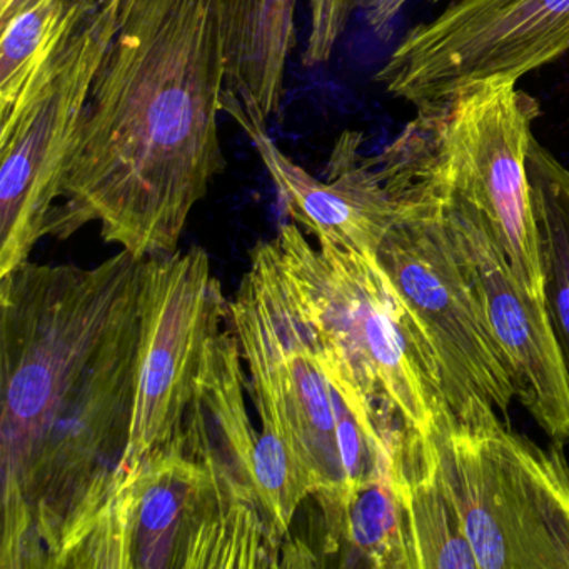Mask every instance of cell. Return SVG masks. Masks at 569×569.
I'll list each match as a JSON object with an SVG mask.
<instances>
[{"mask_svg":"<svg viewBox=\"0 0 569 569\" xmlns=\"http://www.w3.org/2000/svg\"><path fill=\"white\" fill-rule=\"evenodd\" d=\"M148 259L0 278V569H66L122 481Z\"/></svg>","mask_w":569,"mask_h":569,"instance_id":"obj_1","label":"cell"},{"mask_svg":"<svg viewBox=\"0 0 569 569\" xmlns=\"http://www.w3.org/2000/svg\"><path fill=\"white\" fill-rule=\"evenodd\" d=\"M234 0H136L99 68L48 232L98 222L136 258L178 251L226 171L219 138Z\"/></svg>","mask_w":569,"mask_h":569,"instance_id":"obj_2","label":"cell"},{"mask_svg":"<svg viewBox=\"0 0 569 569\" xmlns=\"http://www.w3.org/2000/svg\"><path fill=\"white\" fill-rule=\"evenodd\" d=\"M376 164L398 199L376 259L435 346L449 411L459 415L482 399L506 418L516 399L511 368L452 241L445 179L421 119L409 122Z\"/></svg>","mask_w":569,"mask_h":569,"instance_id":"obj_3","label":"cell"},{"mask_svg":"<svg viewBox=\"0 0 569 569\" xmlns=\"http://www.w3.org/2000/svg\"><path fill=\"white\" fill-rule=\"evenodd\" d=\"M322 358L375 408L428 431L446 405L435 346L376 256L311 244L296 222L272 239Z\"/></svg>","mask_w":569,"mask_h":569,"instance_id":"obj_4","label":"cell"},{"mask_svg":"<svg viewBox=\"0 0 569 569\" xmlns=\"http://www.w3.org/2000/svg\"><path fill=\"white\" fill-rule=\"evenodd\" d=\"M479 569H569V465L482 399L428 429Z\"/></svg>","mask_w":569,"mask_h":569,"instance_id":"obj_5","label":"cell"},{"mask_svg":"<svg viewBox=\"0 0 569 569\" xmlns=\"http://www.w3.org/2000/svg\"><path fill=\"white\" fill-rule=\"evenodd\" d=\"M228 322L249 371L259 422L279 431L311 478L322 516V551L332 556L349 501L335 388L274 242L252 249L248 272L229 302Z\"/></svg>","mask_w":569,"mask_h":569,"instance_id":"obj_6","label":"cell"},{"mask_svg":"<svg viewBox=\"0 0 569 569\" xmlns=\"http://www.w3.org/2000/svg\"><path fill=\"white\" fill-rule=\"evenodd\" d=\"M282 548L239 518L176 439L119 486L66 569L279 568Z\"/></svg>","mask_w":569,"mask_h":569,"instance_id":"obj_7","label":"cell"},{"mask_svg":"<svg viewBox=\"0 0 569 569\" xmlns=\"http://www.w3.org/2000/svg\"><path fill=\"white\" fill-rule=\"evenodd\" d=\"M121 28L114 14L71 0L61 42L0 119V278L26 264L48 236L92 84Z\"/></svg>","mask_w":569,"mask_h":569,"instance_id":"obj_8","label":"cell"},{"mask_svg":"<svg viewBox=\"0 0 569 569\" xmlns=\"http://www.w3.org/2000/svg\"><path fill=\"white\" fill-rule=\"evenodd\" d=\"M432 154L452 188L486 216L518 281L545 299L538 228L528 181L539 106L516 81L492 78L418 109Z\"/></svg>","mask_w":569,"mask_h":569,"instance_id":"obj_9","label":"cell"},{"mask_svg":"<svg viewBox=\"0 0 569 569\" xmlns=\"http://www.w3.org/2000/svg\"><path fill=\"white\" fill-rule=\"evenodd\" d=\"M569 52V0H452L412 28L375 81L416 108L492 78L522 76Z\"/></svg>","mask_w":569,"mask_h":569,"instance_id":"obj_10","label":"cell"},{"mask_svg":"<svg viewBox=\"0 0 569 569\" xmlns=\"http://www.w3.org/2000/svg\"><path fill=\"white\" fill-rule=\"evenodd\" d=\"M228 319L229 302L204 249L148 259L138 391L122 481L174 438L206 348Z\"/></svg>","mask_w":569,"mask_h":569,"instance_id":"obj_11","label":"cell"},{"mask_svg":"<svg viewBox=\"0 0 569 569\" xmlns=\"http://www.w3.org/2000/svg\"><path fill=\"white\" fill-rule=\"evenodd\" d=\"M441 174L449 231L508 359L516 401L549 441L569 445V369L546 299L526 291L486 216Z\"/></svg>","mask_w":569,"mask_h":569,"instance_id":"obj_12","label":"cell"},{"mask_svg":"<svg viewBox=\"0 0 569 569\" xmlns=\"http://www.w3.org/2000/svg\"><path fill=\"white\" fill-rule=\"evenodd\" d=\"M221 111L246 132L261 158L288 218L342 251L376 256L398 216V199L386 188L375 158L362 154V136L346 131L332 148L326 179L292 161L268 132V122L222 91Z\"/></svg>","mask_w":569,"mask_h":569,"instance_id":"obj_13","label":"cell"},{"mask_svg":"<svg viewBox=\"0 0 569 569\" xmlns=\"http://www.w3.org/2000/svg\"><path fill=\"white\" fill-rule=\"evenodd\" d=\"M395 468L412 569H479L428 431L402 428Z\"/></svg>","mask_w":569,"mask_h":569,"instance_id":"obj_14","label":"cell"},{"mask_svg":"<svg viewBox=\"0 0 569 569\" xmlns=\"http://www.w3.org/2000/svg\"><path fill=\"white\" fill-rule=\"evenodd\" d=\"M298 0H234L226 91L266 122L281 111Z\"/></svg>","mask_w":569,"mask_h":569,"instance_id":"obj_15","label":"cell"},{"mask_svg":"<svg viewBox=\"0 0 569 569\" xmlns=\"http://www.w3.org/2000/svg\"><path fill=\"white\" fill-rule=\"evenodd\" d=\"M402 428L382 446L371 475L349 498L332 555L342 568L412 569L395 468L396 445Z\"/></svg>","mask_w":569,"mask_h":569,"instance_id":"obj_16","label":"cell"},{"mask_svg":"<svg viewBox=\"0 0 569 569\" xmlns=\"http://www.w3.org/2000/svg\"><path fill=\"white\" fill-rule=\"evenodd\" d=\"M528 181L538 228L545 299L569 369V168L535 138Z\"/></svg>","mask_w":569,"mask_h":569,"instance_id":"obj_17","label":"cell"},{"mask_svg":"<svg viewBox=\"0 0 569 569\" xmlns=\"http://www.w3.org/2000/svg\"><path fill=\"white\" fill-rule=\"evenodd\" d=\"M71 0H12L0 8V119L18 104L64 36Z\"/></svg>","mask_w":569,"mask_h":569,"instance_id":"obj_18","label":"cell"},{"mask_svg":"<svg viewBox=\"0 0 569 569\" xmlns=\"http://www.w3.org/2000/svg\"><path fill=\"white\" fill-rule=\"evenodd\" d=\"M365 2L366 0H311V31L302 52V64L306 68L326 64L331 59L351 16Z\"/></svg>","mask_w":569,"mask_h":569,"instance_id":"obj_19","label":"cell"},{"mask_svg":"<svg viewBox=\"0 0 569 569\" xmlns=\"http://www.w3.org/2000/svg\"><path fill=\"white\" fill-rule=\"evenodd\" d=\"M409 0H366L362 6L366 22L378 38L388 39L391 36V26Z\"/></svg>","mask_w":569,"mask_h":569,"instance_id":"obj_20","label":"cell"},{"mask_svg":"<svg viewBox=\"0 0 569 569\" xmlns=\"http://www.w3.org/2000/svg\"><path fill=\"white\" fill-rule=\"evenodd\" d=\"M76 2H79L82 8L92 9V11L114 14L121 21V24H124L126 19L134 8L136 0H76Z\"/></svg>","mask_w":569,"mask_h":569,"instance_id":"obj_21","label":"cell"},{"mask_svg":"<svg viewBox=\"0 0 569 569\" xmlns=\"http://www.w3.org/2000/svg\"><path fill=\"white\" fill-rule=\"evenodd\" d=\"M12 0H0V8H6V6L11 4Z\"/></svg>","mask_w":569,"mask_h":569,"instance_id":"obj_22","label":"cell"},{"mask_svg":"<svg viewBox=\"0 0 569 569\" xmlns=\"http://www.w3.org/2000/svg\"><path fill=\"white\" fill-rule=\"evenodd\" d=\"M435 2H439V0H435Z\"/></svg>","mask_w":569,"mask_h":569,"instance_id":"obj_23","label":"cell"}]
</instances>
